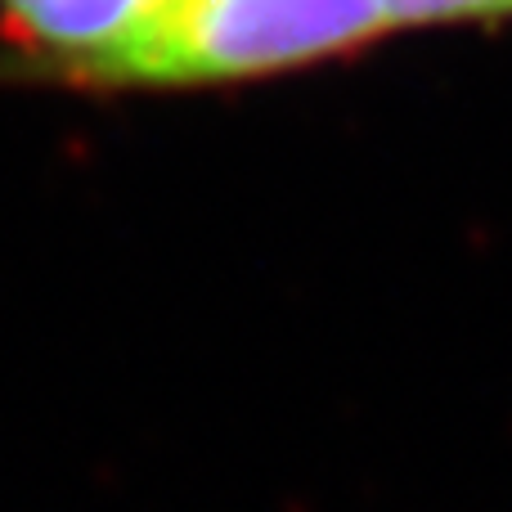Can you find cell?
I'll list each match as a JSON object with an SVG mask.
<instances>
[{
  "mask_svg": "<svg viewBox=\"0 0 512 512\" xmlns=\"http://www.w3.org/2000/svg\"><path fill=\"white\" fill-rule=\"evenodd\" d=\"M391 32L378 0H171L126 86H221L360 54Z\"/></svg>",
  "mask_w": 512,
  "mask_h": 512,
  "instance_id": "1",
  "label": "cell"
},
{
  "mask_svg": "<svg viewBox=\"0 0 512 512\" xmlns=\"http://www.w3.org/2000/svg\"><path fill=\"white\" fill-rule=\"evenodd\" d=\"M387 27H504L512 0H378Z\"/></svg>",
  "mask_w": 512,
  "mask_h": 512,
  "instance_id": "3",
  "label": "cell"
},
{
  "mask_svg": "<svg viewBox=\"0 0 512 512\" xmlns=\"http://www.w3.org/2000/svg\"><path fill=\"white\" fill-rule=\"evenodd\" d=\"M171 0H0L14 50L81 81L126 86Z\"/></svg>",
  "mask_w": 512,
  "mask_h": 512,
  "instance_id": "2",
  "label": "cell"
}]
</instances>
